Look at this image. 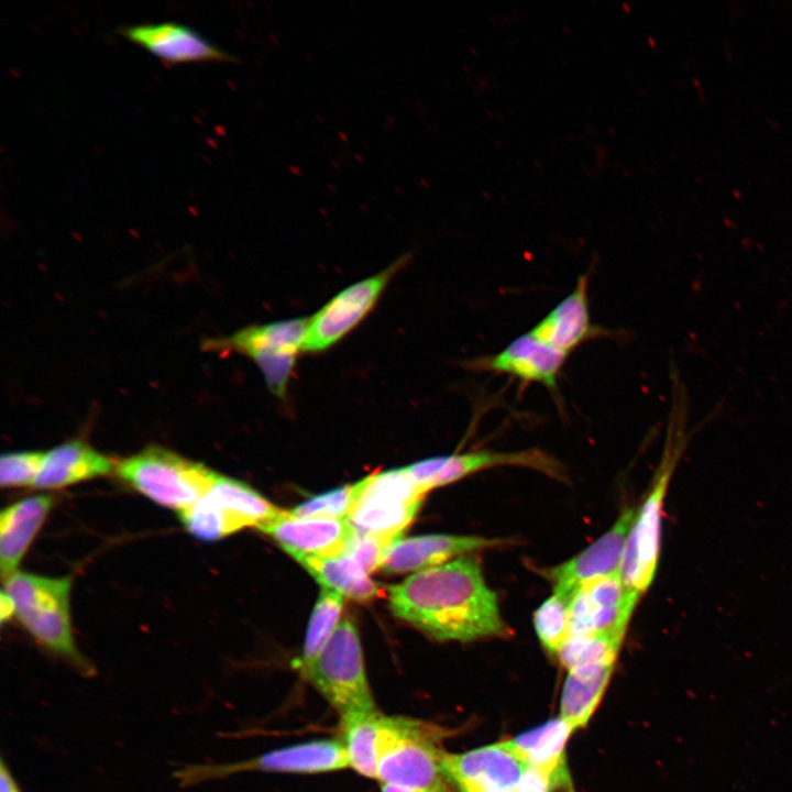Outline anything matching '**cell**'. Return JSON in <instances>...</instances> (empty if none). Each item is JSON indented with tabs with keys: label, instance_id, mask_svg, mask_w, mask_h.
<instances>
[{
	"label": "cell",
	"instance_id": "1",
	"mask_svg": "<svg viewBox=\"0 0 792 792\" xmlns=\"http://www.w3.org/2000/svg\"><path fill=\"white\" fill-rule=\"evenodd\" d=\"M388 605L397 618L438 641L510 635L497 595L487 586L474 556L460 557L391 585Z\"/></svg>",
	"mask_w": 792,
	"mask_h": 792
},
{
	"label": "cell",
	"instance_id": "2",
	"mask_svg": "<svg viewBox=\"0 0 792 792\" xmlns=\"http://www.w3.org/2000/svg\"><path fill=\"white\" fill-rule=\"evenodd\" d=\"M70 588V576L50 578L22 571L6 578L3 587L29 634L51 652L90 674L94 668L77 649L73 636Z\"/></svg>",
	"mask_w": 792,
	"mask_h": 792
},
{
	"label": "cell",
	"instance_id": "3",
	"mask_svg": "<svg viewBox=\"0 0 792 792\" xmlns=\"http://www.w3.org/2000/svg\"><path fill=\"white\" fill-rule=\"evenodd\" d=\"M448 732L435 724L382 715L377 741L376 779L440 792L446 779L440 743Z\"/></svg>",
	"mask_w": 792,
	"mask_h": 792
},
{
	"label": "cell",
	"instance_id": "4",
	"mask_svg": "<svg viewBox=\"0 0 792 792\" xmlns=\"http://www.w3.org/2000/svg\"><path fill=\"white\" fill-rule=\"evenodd\" d=\"M117 475L154 503L177 510L194 506L218 473L161 446H148L116 464Z\"/></svg>",
	"mask_w": 792,
	"mask_h": 792
},
{
	"label": "cell",
	"instance_id": "5",
	"mask_svg": "<svg viewBox=\"0 0 792 792\" xmlns=\"http://www.w3.org/2000/svg\"><path fill=\"white\" fill-rule=\"evenodd\" d=\"M340 716L375 711L355 624L340 620L319 656L302 674Z\"/></svg>",
	"mask_w": 792,
	"mask_h": 792
},
{
	"label": "cell",
	"instance_id": "6",
	"mask_svg": "<svg viewBox=\"0 0 792 792\" xmlns=\"http://www.w3.org/2000/svg\"><path fill=\"white\" fill-rule=\"evenodd\" d=\"M424 495L405 468L377 472L354 483L345 519L356 532L399 538L414 520Z\"/></svg>",
	"mask_w": 792,
	"mask_h": 792
},
{
	"label": "cell",
	"instance_id": "7",
	"mask_svg": "<svg viewBox=\"0 0 792 792\" xmlns=\"http://www.w3.org/2000/svg\"><path fill=\"white\" fill-rule=\"evenodd\" d=\"M346 767L349 760L342 740L323 738L270 750L235 762L188 765L177 769L173 776L179 787L187 788L249 771L312 774Z\"/></svg>",
	"mask_w": 792,
	"mask_h": 792
},
{
	"label": "cell",
	"instance_id": "8",
	"mask_svg": "<svg viewBox=\"0 0 792 792\" xmlns=\"http://www.w3.org/2000/svg\"><path fill=\"white\" fill-rule=\"evenodd\" d=\"M309 318H294L250 326L205 345L212 351H234L252 359L271 392L284 397L298 353L304 348Z\"/></svg>",
	"mask_w": 792,
	"mask_h": 792
},
{
	"label": "cell",
	"instance_id": "9",
	"mask_svg": "<svg viewBox=\"0 0 792 792\" xmlns=\"http://www.w3.org/2000/svg\"><path fill=\"white\" fill-rule=\"evenodd\" d=\"M680 435L674 442L667 441L664 457L650 493L638 509L628 535L619 576L631 592L642 595L650 586L657 572L660 540L661 514L669 480L681 451Z\"/></svg>",
	"mask_w": 792,
	"mask_h": 792
},
{
	"label": "cell",
	"instance_id": "10",
	"mask_svg": "<svg viewBox=\"0 0 792 792\" xmlns=\"http://www.w3.org/2000/svg\"><path fill=\"white\" fill-rule=\"evenodd\" d=\"M407 258L402 256L382 272L344 288L310 317L302 352L324 351L348 334L371 311Z\"/></svg>",
	"mask_w": 792,
	"mask_h": 792
},
{
	"label": "cell",
	"instance_id": "11",
	"mask_svg": "<svg viewBox=\"0 0 792 792\" xmlns=\"http://www.w3.org/2000/svg\"><path fill=\"white\" fill-rule=\"evenodd\" d=\"M442 770L462 792H516L529 768L505 740L462 754L446 751Z\"/></svg>",
	"mask_w": 792,
	"mask_h": 792
},
{
	"label": "cell",
	"instance_id": "12",
	"mask_svg": "<svg viewBox=\"0 0 792 792\" xmlns=\"http://www.w3.org/2000/svg\"><path fill=\"white\" fill-rule=\"evenodd\" d=\"M198 510L205 529L216 540L246 527L258 528L283 513L248 484L219 473L198 501Z\"/></svg>",
	"mask_w": 792,
	"mask_h": 792
},
{
	"label": "cell",
	"instance_id": "13",
	"mask_svg": "<svg viewBox=\"0 0 792 792\" xmlns=\"http://www.w3.org/2000/svg\"><path fill=\"white\" fill-rule=\"evenodd\" d=\"M639 597L624 585L619 574L586 584L570 602L569 636L624 639Z\"/></svg>",
	"mask_w": 792,
	"mask_h": 792
},
{
	"label": "cell",
	"instance_id": "14",
	"mask_svg": "<svg viewBox=\"0 0 792 792\" xmlns=\"http://www.w3.org/2000/svg\"><path fill=\"white\" fill-rule=\"evenodd\" d=\"M637 513L636 507L625 509L610 529L591 546L548 569L546 575L553 583L554 593L571 602L586 584L619 574L626 541Z\"/></svg>",
	"mask_w": 792,
	"mask_h": 792
},
{
	"label": "cell",
	"instance_id": "15",
	"mask_svg": "<svg viewBox=\"0 0 792 792\" xmlns=\"http://www.w3.org/2000/svg\"><path fill=\"white\" fill-rule=\"evenodd\" d=\"M566 358L526 332L501 351L470 360L465 366L475 372L505 374L526 384L538 383L556 391Z\"/></svg>",
	"mask_w": 792,
	"mask_h": 792
},
{
	"label": "cell",
	"instance_id": "16",
	"mask_svg": "<svg viewBox=\"0 0 792 792\" xmlns=\"http://www.w3.org/2000/svg\"><path fill=\"white\" fill-rule=\"evenodd\" d=\"M119 32L168 64L238 61L196 30L178 22L125 25Z\"/></svg>",
	"mask_w": 792,
	"mask_h": 792
},
{
	"label": "cell",
	"instance_id": "17",
	"mask_svg": "<svg viewBox=\"0 0 792 792\" xmlns=\"http://www.w3.org/2000/svg\"><path fill=\"white\" fill-rule=\"evenodd\" d=\"M257 529L294 559L339 554L353 531L345 518L297 517L289 510H283Z\"/></svg>",
	"mask_w": 792,
	"mask_h": 792
},
{
	"label": "cell",
	"instance_id": "18",
	"mask_svg": "<svg viewBox=\"0 0 792 792\" xmlns=\"http://www.w3.org/2000/svg\"><path fill=\"white\" fill-rule=\"evenodd\" d=\"M503 543L497 538L446 534L399 538L391 546L381 569L386 574L417 573Z\"/></svg>",
	"mask_w": 792,
	"mask_h": 792
},
{
	"label": "cell",
	"instance_id": "19",
	"mask_svg": "<svg viewBox=\"0 0 792 792\" xmlns=\"http://www.w3.org/2000/svg\"><path fill=\"white\" fill-rule=\"evenodd\" d=\"M588 280L581 275L574 288L528 332L542 343L569 356L578 346L602 334L591 321Z\"/></svg>",
	"mask_w": 792,
	"mask_h": 792
},
{
	"label": "cell",
	"instance_id": "20",
	"mask_svg": "<svg viewBox=\"0 0 792 792\" xmlns=\"http://www.w3.org/2000/svg\"><path fill=\"white\" fill-rule=\"evenodd\" d=\"M573 729L560 716L507 740L528 768L542 776L552 790L570 789L565 744Z\"/></svg>",
	"mask_w": 792,
	"mask_h": 792
},
{
	"label": "cell",
	"instance_id": "21",
	"mask_svg": "<svg viewBox=\"0 0 792 792\" xmlns=\"http://www.w3.org/2000/svg\"><path fill=\"white\" fill-rule=\"evenodd\" d=\"M116 464L87 442L66 441L45 452L32 484L37 490H56L110 474Z\"/></svg>",
	"mask_w": 792,
	"mask_h": 792
},
{
	"label": "cell",
	"instance_id": "22",
	"mask_svg": "<svg viewBox=\"0 0 792 792\" xmlns=\"http://www.w3.org/2000/svg\"><path fill=\"white\" fill-rule=\"evenodd\" d=\"M53 505L51 495L30 496L2 509L0 568L6 579L15 571Z\"/></svg>",
	"mask_w": 792,
	"mask_h": 792
},
{
	"label": "cell",
	"instance_id": "23",
	"mask_svg": "<svg viewBox=\"0 0 792 792\" xmlns=\"http://www.w3.org/2000/svg\"><path fill=\"white\" fill-rule=\"evenodd\" d=\"M503 465L531 468L551 475H558L561 471V465L556 459L538 449L510 452L470 451L447 455V462L431 480L429 491L453 483L475 472Z\"/></svg>",
	"mask_w": 792,
	"mask_h": 792
},
{
	"label": "cell",
	"instance_id": "24",
	"mask_svg": "<svg viewBox=\"0 0 792 792\" xmlns=\"http://www.w3.org/2000/svg\"><path fill=\"white\" fill-rule=\"evenodd\" d=\"M299 562L322 586L358 602H370L381 587L349 554L300 557Z\"/></svg>",
	"mask_w": 792,
	"mask_h": 792
},
{
	"label": "cell",
	"instance_id": "25",
	"mask_svg": "<svg viewBox=\"0 0 792 792\" xmlns=\"http://www.w3.org/2000/svg\"><path fill=\"white\" fill-rule=\"evenodd\" d=\"M613 670L614 663H605L569 671L562 689L560 717L573 730L588 722L605 692Z\"/></svg>",
	"mask_w": 792,
	"mask_h": 792
},
{
	"label": "cell",
	"instance_id": "26",
	"mask_svg": "<svg viewBox=\"0 0 792 792\" xmlns=\"http://www.w3.org/2000/svg\"><path fill=\"white\" fill-rule=\"evenodd\" d=\"M381 717L378 710L341 717V740L346 750L349 767L367 778H376Z\"/></svg>",
	"mask_w": 792,
	"mask_h": 792
},
{
	"label": "cell",
	"instance_id": "27",
	"mask_svg": "<svg viewBox=\"0 0 792 792\" xmlns=\"http://www.w3.org/2000/svg\"><path fill=\"white\" fill-rule=\"evenodd\" d=\"M343 595L323 588L320 591L312 609L304 641V647L296 668L304 674L319 656L340 623L343 607Z\"/></svg>",
	"mask_w": 792,
	"mask_h": 792
},
{
	"label": "cell",
	"instance_id": "28",
	"mask_svg": "<svg viewBox=\"0 0 792 792\" xmlns=\"http://www.w3.org/2000/svg\"><path fill=\"white\" fill-rule=\"evenodd\" d=\"M622 642V638L610 636H569L557 656L569 671L615 663Z\"/></svg>",
	"mask_w": 792,
	"mask_h": 792
},
{
	"label": "cell",
	"instance_id": "29",
	"mask_svg": "<svg viewBox=\"0 0 792 792\" xmlns=\"http://www.w3.org/2000/svg\"><path fill=\"white\" fill-rule=\"evenodd\" d=\"M570 602L553 593L534 614V627L544 649L558 654L569 637Z\"/></svg>",
	"mask_w": 792,
	"mask_h": 792
},
{
	"label": "cell",
	"instance_id": "30",
	"mask_svg": "<svg viewBox=\"0 0 792 792\" xmlns=\"http://www.w3.org/2000/svg\"><path fill=\"white\" fill-rule=\"evenodd\" d=\"M354 496V483L310 497L289 510L297 517L346 518Z\"/></svg>",
	"mask_w": 792,
	"mask_h": 792
},
{
	"label": "cell",
	"instance_id": "31",
	"mask_svg": "<svg viewBox=\"0 0 792 792\" xmlns=\"http://www.w3.org/2000/svg\"><path fill=\"white\" fill-rule=\"evenodd\" d=\"M399 538L361 534L353 530L343 552L355 560L369 574L382 568L391 546Z\"/></svg>",
	"mask_w": 792,
	"mask_h": 792
},
{
	"label": "cell",
	"instance_id": "32",
	"mask_svg": "<svg viewBox=\"0 0 792 792\" xmlns=\"http://www.w3.org/2000/svg\"><path fill=\"white\" fill-rule=\"evenodd\" d=\"M43 451L7 452L0 458L2 487H21L33 484L44 459Z\"/></svg>",
	"mask_w": 792,
	"mask_h": 792
},
{
	"label": "cell",
	"instance_id": "33",
	"mask_svg": "<svg viewBox=\"0 0 792 792\" xmlns=\"http://www.w3.org/2000/svg\"><path fill=\"white\" fill-rule=\"evenodd\" d=\"M446 462L447 455L428 458L405 466V471L426 494L429 491L431 480L444 466Z\"/></svg>",
	"mask_w": 792,
	"mask_h": 792
},
{
	"label": "cell",
	"instance_id": "34",
	"mask_svg": "<svg viewBox=\"0 0 792 792\" xmlns=\"http://www.w3.org/2000/svg\"><path fill=\"white\" fill-rule=\"evenodd\" d=\"M0 792H22L3 759L0 763Z\"/></svg>",
	"mask_w": 792,
	"mask_h": 792
},
{
	"label": "cell",
	"instance_id": "35",
	"mask_svg": "<svg viewBox=\"0 0 792 792\" xmlns=\"http://www.w3.org/2000/svg\"><path fill=\"white\" fill-rule=\"evenodd\" d=\"M13 615H15V605L12 600V597L2 590L1 596H0V619L3 624L6 620L10 619Z\"/></svg>",
	"mask_w": 792,
	"mask_h": 792
},
{
	"label": "cell",
	"instance_id": "36",
	"mask_svg": "<svg viewBox=\"0 0 792 792\" xmlns=\"http://www.w3.org/2000/svg\"><path fill=\"white\" fill-rule=\"evenodd\" d=\"M381 792H431L424 789L394 784V783H381Z\"/></svg>",
	"mask_w": 792,
	"mask_h": 792
}]
</instances>
